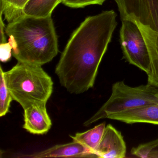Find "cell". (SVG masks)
<instances>
[{
  "label": "cell",
  "instance_id": "52a82bcc",
  "mask_svg": "<svg viewBox=\"0 0 158 158\" xmlns=\"http://www.w3.org/2000/svg\"><path fill=\"white\" fill-rule=\"evenodd\" d=\"M46 104L45 102H35L24 110V129L35 135H44L48 132L52 123L47 112Z\"/></svg>",
  "mask_w": 158,
  "mask_h": 158
},
{
  "label": "cell",
  "instance_id": "7c38bea8",
  "mask_svg": "<svg viewBox=\"0 0 158 158\" xmlns=\"http://www.w3.org/2000/svg\"><path fill=\"white\" fill-rule=\"evenodd\" d=\"M28 0H1V13L6 20L23 13V10Z\"/></svg>",
  "mask_w": 158,
  "mask_h": 158
},
{
  "label": "cell",
  "instance_id": "5b68a950",
  "mask_svg": "<svg viewBox=\"0 0 158 158\" xmlns=\"http://www.w3.org/2000/svg\"><path fill=\"white\" fill-rule=\"evenodd\" d=\"M120 31V43L124 58L147 75L151 71V59L147 44L136 24L122 19Z\"/></svg>",
  "mask_w": 158,
  "mask_h": 158
},
{
  "label": "cell",
  "instance_id": "5bb4252c",
  "mask_svg": "<svg viewBox=\"0 0 158 158\" xmlns=\"http://www.w3.org/2000/svg\"><path fill=\"white\" fill-rule=\"evenodd\" d=\"M4 72L0 68V116H4L9 111L11 102L13 100L7 88L4 79Z\"/></svg>",
  "mask_w": 158,
  "mask_h": 158
},
{
  "label": "cell",
  "instance_id": "e0dca14e",
  "mask_svg": "<svg viewBox=\"0 0 158 158\" xmlns=\"http://www.w3.org/2000/svg\"><path fill=\"white\" fill-rule=\"evenodd\" d=\"M2 14L1 13V17H0V27H1V43H5L7 42L6 37L4 35V31H5V27L3 21L2 20Z\"/></svg>",
  "mask_w": 158,
  "mask_h": 158
},
{
  "label": "cell",
  "instance_id": "8992f818",
  "mask_svg": "<svg viewBox=\"0 0 158 158\" xmlns=\"http://www.w3.org/2000/svg\"><path fill=\"white\" fill-rule=\"evenodd\" d=\"M126 152V145L121 132L112 125H107L95 151L97 158H123Z\"/></svg>",
  "mask_w": 158,
  "mask_h": 158
},
{
  "label": "cell",
  "instance_id": "277c9868",
  "mask_svg": "<svg viewBox=\"0 0 158 158\" xmlns=\"http://www.w3.org/2000/svg\"><path fill=\"white\" fill-rule=\"evenodd\" d=\"M158 103V87L150 85L136 87L127 85L124 81L114 83L110 97L92 117L84 123L88 126L110 114Z\"/></svg>",
  "mask_w": 158,
  "mask_h": 158
},
{
  "label": "cell",
  "instance_id": "9c48e42d",
  "mask_svg": "<svg viewBox=\"0 0 158 158\" xmlns=\"http://www.w3.org/2000/svg\"><path fill=\"white\" fill-rule=\"evenodd\" d=\"M24 157L32 158H42L47 157H88L97 158L94 154L90 153L83 145L77 141L64 144L57 145L39 152H35Z\"/></svg>",
  "mask_w": 158,
  "mask_h": 158
},
{
  "label": "cell",
  "instance_id": "ba28073f",
  "mask_svg": "<svg viewBox=\"0 0 158 158\" xmlns=\"http://www.w3.org/2000/svg\"><path fill=\"white\" fill-rule=\"evenodd\" d=\"M107 118L127 124L147 123L158 125V103L113 114Z\"/></svg>",
  "mask_w": 158,
  "mask_h": 158
},
{
  "label": "cell",
  "instance_id": "30bf717a",
  "mask_svg": "<svg viewBox=\"0 0 158 158\" xmlns=\"http://www.w3.org/2000/svg\"><path fill=\"white\" fill-rule=\"evenodd\" d=\"M106 127L105 122L102 123L91 129L83 133H77L74 136H70L74 141L83 145L89 152L94 154L103 135Z\"/></svg>",
  "mask_w": 158,
  "mask_h": 158
},
{
  "label": "cell",
  "instance_id": "2e32d148",
  "mask_svg": "<svg viewBox=\"0 0 158 158\" xmlns=\"http://www.w3.org/2000/svg\"><path fill=\"white\" fill-rule=\"evenodd\" d=\"M12 54V47L9 42L0 44V60L2 62H7L10 60Z\"/></svg>",
  "mask_w": 158,
  "mask_h": 158
},
{
  "label": "cell",
  "instance_id": "6da1fadb",
  "mask_svg": "<svg viewBox=\"0 0 158 158\" xmlns=\"http://www.w3.org/2000/svg\"><path fill=\"white\" fill-rule=\"evenodd\" d=\"M117 16L113 10L89 16L72 34L55 69L68 92L81 94L93 87L117 26Z\"/></svg>",
  "mask_w": 158,
  "mask_h": 158
},
{
  "label": "cell",
  "instance_id": "7a4b0ae2",
  "mask_svg": "<svg viewBox=\"0 0 158 158\" xmlns=\"http://www.w3.org/2000/svg\"><path fill=\"white\" fill-rule=\"evenodd\" d=\"M5 32L18 62L42 66L59 52L52 15L39 18L23 14L8 23Z\"/></svg>",
  "mask_w": 158,
  "mask_h": 158
},
{
  "label": "cell",
  "instance_id": "4fadbf2b",
  "mask_svg": "<svg viewBox=\"0 0 158 158\" xmlns=\"http://www.w3.org/2000/svg\"><path fill=\"white\" fill-rule=\"evenodd\" d=\"M131 152L139 158H158V138L133 148Z\"/></svg>",
  "mask_w": 158,
  "mask_h": 158
},
{
  "label": "cell",
  "instance_id": "9a60e30c",
  "mask_svg": "<svg viewBox=\"0 0 158 158\" xmlns=\"http://www.w3.org/2000/svg\"><path fill=\"white\" fill-rule=\"evenodd\" d=\"M106 0H63L62 3L70 8H81L89 5H101Z\"/></svg>",
  "mask_w": 158,
  "mask_h": 158
},
{
  "label": "cell",
  "instance_id": "3957f363",
  "mask_svg": "<svg viewBox=\"0 0 158 158\" xmlns=\"http://www.w3.org/2000/svg\"><path fill=\"white\" fill-rule=\"evenodd\" d=\"M4 77L13 100L23 110L35 102H47L53 91L51 77L40 65L18 62Z\"/></svg>",
  "mask_w": 158,
  "mask_h": 158
},
{
  "label": "cell",
  "instance_id": "8fae6325",
  "mask_svg": "<svg viewBox=\"0 0 158 158\" xmlns=\"http://www.w3.org/2000/svg\"><path fill=\"white\" fill-rule=\"evenodd\" d=\"M63 0H28L23 10L24 14L34 17L51 16L53 10Z\"/></svg>",
  "mask_w": 158,
  "mask_h": 158
}]
</instances>
